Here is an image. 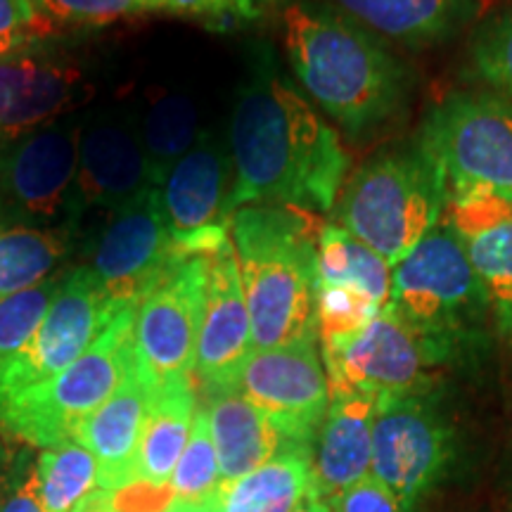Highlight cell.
<instances>
[{"mask_svg": "<svg viewBox=\"0 0 512 512\" xmlns=\"http://www.w3.org/2000/svg\"><path fill=\"white\" fill-rule=\"evenodd\" d=\"M230 211L249 204L332 211L347 181L339 133L290 83L259 72L235 102L228 136Z\"/></svg>", "mask_w": 512, "mask_h": 512, "instance_id": "1", "label": "cell"}, {"mask_svg": "<svg viewBox=\"0 0 512 512\" xmlns=\"http://www.w3.org/2000/svg\"><path fill=\"white\" fill-rule=\"evenodd\" d=\"M283 34L299 86L347 136H375L406 112V64L347 12L320 0H292L283 10Z\"/></svg>", "mask_w": 512, "mask_h": 512, "instance_id": "2", "label": "cell"}, {"mask_svg": "<svg viewBox=\"0 0 512 512\" xmlns=\"http://www.w3.org/2000/svg\"><path fill=\"white\" fill-rule=\"evenodd\" d=\"M230 242L252 325V347L318 339L316 245L311 211L249 204L230 216Z\"/></svg>", "mask_w": 512, "mask_h": 512, "instance_id": "3", "label": "cell"}, {"mask_svg": "<svg viewBox=\"0 0 512 512\" xmlns=\"http://www.w3.org/2000/svg\"><path fill=\"white\" fill-rule=\"evenodd\" d=\"M446 202L444 171L415 138L358 166L339 190L332 221L396 266L441 226Z\"/></svg>", "mask_w": 512, "mask_h": 512, "instance_id": "4", "label": "cell"}, {"mask_svg": "<svg viewBox=\"0 0 512 512\" xmlns=\"http://www.w3.org/2000/svg\"><path fill=\"white\" fill-rule=\"evenodd\" d=\"M389 309L425 344L432 363L472 342L491 316L484 285L463 240L446 223L392 266Z\"/></svg>", "mask_w": 512, "mask_h": 512, "instance_id": "5", "label": "cell"}, {"mask_svg": "<svg viewBox=\"0 0 512 512\" xmlns=\"http://www.w3.org/2000/svg\"><path fill=\"white\" fill-rule=\"evenodd\" d=\"M138 306H121L98 339L72 366L19 392H0V427L29 446L53 448L110 399L133 370V325Z\"/></svg>", "mask_w": 512, "mask_h": 512, "instance_id": "6", "label": "cell"}, {"mask_svg": "<svg viewBox=\"0 0 512 512\" xmlns=\"http://www.w3.org/2000/svg\"><path fill=\"white\" fill-rule=\"evenodd\" d=\"M418 138L444 171L448 197L484 192L512 209V100L451 93L432 107Z\"/></svg>", "mask_w": 512, "mask_h": 512, "instance_id": "7", "label": "cell"}, {"mask_svg": "<svg viewBox=\"0 0 512 512\" xmlns=\"http://www.w3.org/2000/svg\"><path fill=\"white\" fill-rule=\"evenodd\" d=\"M83 119L0 138V228L67 230L76 238V166Z\"/></svg>", "mask_w": 512, "mask_h": 512, "instance_id": "8", "label": "cell"}, {"mask_svg": "<svg viewBox=\"0 0 512 512\" xmlns=\"http://www.w3.org/2000/svg\"><path fill=\"white\" fill-rule=\"evenodd\" d=\"M86 266L114 304L138 306L185 256L166 221L162 192L150 188L124 209L100 219L86 245Z\"/></svg>", "mask_w": 512, "mask_h": 512, "instance_id": "9", "label": "cell"}, {"mask_svg": "<svg viewBox=\"0 0 512 512\" xmlns=\"http://www.w3.org/2000/svg\"><path fill=\"white\" fill-rule=\"evenodd\" d=\"M451 458V427L422 389L380 396L373 422L370 475L387 484L408 512L430 494Z\"/></svg>", "mask_w": 512, "mask_h": 512, "instance_id": "10", "label": "cell"}, {"mask_svg": "<svg viewBox=\"0 0 512 512\" xmlns=\"http://www.w3.org/2000/svg\"><path fill=\"white\" fill-rule=\"evenodd\" d=\"M204 256H188L164 275L138 304L133 325V368L150 392L192 377L200 335Z\"/></svg>", "mask_w": 512, "mask_h": 512, "instance_id": "11", "label": "cell"}, {"mask_svg": "<svg viewBox=\"0 0 512 512\" xmlns=\"http://www.w3.org/2000/svg\"><path fill=\"white\" fill-rule=\"evenodd\" d=\"M235 389L259 408L287 441L316 444L330 406V382L318 339L252 351Z\"/></svg>", "mask_w": 512, "mask_h": 512, "instance_id": "12", "label": "cell"}, {"mask_svg": "<svg viewBox=\"0 0 512 512\" xmlns=\"http://www.w3.org/2000/svg\"><path fill=\"white\" fill-rule=\"evenodd\" d=\"M121 306L107 299L86 264L64 268L53 304L29 347L0 377V392H19L53 377L98 339Z\"/></svg>", "mask_w": 512, "mask_h": 512, "instance_id": "13", "label": "cell"}, {"mask_svg": "<svg viewBox=\"0 0 512 512\" xmlns=\"http://www.w3.org/2000/svg\"><path fill=\"white\" fill-rule=\"evenodd\" d=\"M152 185L136 117L100 112L83 119L76 166V233L88 219H105Z\"/></svg>", "mask_w": 512, "mask_h": 512, "instance_id": "14", "label": "cell"}, {"mask_svg": "<svg viewBox=\"0 0 512 512\" xmlns=\"http://www.w3.org/2000/svg\"><path fill=\"white\" fill-rule=\"evenodd\" d=\"M330 392L361 389L375 396L418 392L432 366L420 337L401 316L384 306L366 328L347 339L320 344Z\"/></svg>", "mask_w": 512, "mask_h": 512, "instance_id": "15", "label": "cell"}, {"mask_svg": "<svg viewBox=\"0 0 512 512\" xmlns=\"http://www.w3.org/2000/svg\"><path fill=\"white\" fill-rule=\"evenodd\" d=\"M204 266L207 280L192 380L200 384V394H211L238 387L240 370L254 347L233 242L204 256Z\"/></svg>", "mask_w": 512, "mask_h": 512, "instance_id": "16", "label": "cell"}, {"mask_svg": "<svg viewBox=\"0 0 512 512\" xmlns=\"http://www.w3.org/2000/svg\"><path fill=\"white\" fill-rule=\"evenodd\" d=\"M93 95L86 67L46 50L0 57V138L67 119Z\"/></svg>", "mask_w": 512, "mask_h": 512, "instance_id": "17", "label": "cell"}, {"mask_svg": "<svg viewBox=\"0 0 512 512\" xmlns=\"http://www.w3.org/2000/svg\"><path fill=\"white\" fill-rule=\"evenodd\" d=\"M162 207L176 242L230 226L233 162L228 145L202 131L164 178Z\"/></svg>", "mask_w": 512, "mask_h": 512, "instance_id": "18", "label": "cell"}, {"mask_svg": "<svg viewBox=\"0 0 512 512\" xmlns=\"http://www.w3.org/2000/svg\"><path fill=\"white\" fill-rule=\"evenodd\" d=\"M377 399L361 389L330 392L328 413L313 444V479L323 498L370 475Z\"/></svg>", "mask_w": 512, "mask_h": 512, "instance_id": "19", "label": "cell"}, {"mask_svg": "<svg viewBox=\"0 0 512 512\" xmlns=\"http://www.w3.org/2000/svg\"><path fill=\"white\" fill-rule=\"evenodd\" d=\"M150 399V387L133 368L110 399L81 420L74 430L72 441L95 458L100 489L117 491L133 482V465Z\"/></svg>", "mask_w": 512, "mask_h": 512, "instance_id": "20", "label": "cell"}, {"mask_svg": "<svg viewBox=\"0 0 512 512\" xmlns=\"http://www.w3.org/2000/svg\"><path fill=\"white\" fill-rule=\"evenodd\" d=\"M384 41L427 48L477 22L482 0H328Z\"/></svg>", "mask_w": 512, "mask_h": 512, "instance_id": "21", "label": "cell"}, {"mask_svg": "<svg viewBox=\"0 0 512 512\" xmlns=\"http://www.w3.org/2000/svg\"><path fill=\"white\" fill-rule=\"evenodd\" d=\"M202 406L207 411L209 432L219 456L221 482L247 475L283 453L287 446H297L287 441L278 427L238 389L202 394Z\"/></svg>", "mask_w": 512, "mask_h": 512, "instance_id": "22", "label": "cell"}, {"mask_svg": "<svg viewBox=\"0 0 512 512\" xmlns=\"http://www.w3.org/2000/svg\"><path fill=\"white\" fill-rule=\"evenodd\" d=\"M311 491L313 446H287L283 453L238 479L221 482L197 512H297Z\"/></svg>", "mask_w": 512, "mask_h": 512, "instance_id": "23", "label": "cell"}, {"mask_svg": "<svg viewBox=\"0 0 512 512\" xmlns=\"http://www.w3.org/2000/svg\"><path fill=\"white\" fill-rule=\"evenodd\" d=\"M197 403L200 399L192 377L174 380L152 392L133 465V482L169 484L190 439Z\"/></svg>", "mask_w": 512, "mask_h": 512, "instance_id": "24", "label": "cell"}, {"mask_svg": "<svg viewBox=\"0 0 512 512\" xmlns=\"http://www.w3.org/2000/svg\"><path fill=\"white\" fill-rule=\"evenodd\" d=\"M316 283L354 287L384 309L392 292V266L366 242L330 223L318 235Z\"/></svg>", "mask_w": 512, "mask_h": 512, "instance_id": "25", "label": "cell"}, {"mask_svg": "<svg viewBox=\"0 0 512 512\" xmlns=\"http://www.w3.org/2000/svg\"><path fill=\"white\" fill-rule=\"evenodd\" d=\"M138 126L150 162L152 185L162 188L166 174L202 136L197 105L185 93L157 91L147 100Z\"/></svg>", "mask_w": 512, "mask_h": 512, "instance_id": "26", "label": "cell"}, {"mask_svg": "<svg viewBox=\"0 0 512 512\" xmlns=\"http://www.w3.org/2000/svg\"><path fill=\"white\" fill-rule=\"evenodd\" d=\"M72 240L67 230L0 228V302L60 273Z\"/></svg>", "mask_w": 512, "mask_h": 512, "instance_id": "27", "label": "cell"}, {"mask_svg": "<svg viewBox=\"0 0 512 512\" xmlns=\"http://www.w3.org/2000/svg\"><path fill=\"white\" fill-rule=\"evenodd\" d=\"M38 496L46 512H72L98 484L95 458L76 441L43 448L36 463Z\"/></svg>", "mask_w": 512, "mask_h": 512, "instance_id": "28", "label": "cell"}, {"mask_svg": "<svg viewBox=\"0 0 512 512\" xmlns=\"http://www.w3.org/2000/svg\"><path fill=\"white\" fill-rule=\"evenodd\" d=\"M463 245L482 280L498 332L512 342V223L465 238Z\"/></svg>", "mask_w": 512, "mask_h": 512, "instance_id": "29", "label": "cell"}, {"mask_svg": "<svg viewBox=\"0 0 512 512\" xmlns=\"http://www.w3.org/2000/svg\"><path fill=\"white\" fill-rule=\"evenodd\" d=\"M60 283L62 271L0 302V377L29 347L60 290Z\"/></svg>", "mask_w": 512, "mask_h": 512, "instance_id": "30", "label": "cell"}, {"mask_svg": "<svg viewBox=\"0 0 512 512\" xmlns=\"http://www.w3.org/2000/svg\"><path fill=\"white\" fill-rule=\"evenodd\" d=\"M221 470L219 456H216L214 439L209 432L207 411H204L202 401L197 403L195 420H192L190 439L185 444V451L178 460L174 475L169 479L171 491L178 503H204L207 498L219 489Z\"/></svg>", "mask_w": 512, "mask_h": 512, "instance_id": "31", "label": "cell"}, {"mask_svg": "<svg viewBox=\"0 0 512 512\" xmlns=\"http://www.w3.org/2000/svg\"><path fill=\"white\" fill-rule=\"evenodd\" d=\"M470 69L484 86L512 100V8L477 24L470 38Z\"/></svg>", "mask_w": 512, "mask_h": 512, "instance_id": "32", "label": "cell"}, {"mask_svg": "<svg viewBox=\"0 0 512 512\" xmlns=\"http://www.w3.org/2000/svg\"><path fill=\"white\" fill-rule=\"evenodd\" d=\"M382 306L354 287L316 283V330L320 344L347 339L373 320Z\"/></svg>", "mask_w": 512, "mask_h": 512, "instance_id": "33", "label": "cell"}, {"mask_svg": "<svg viewBox=\"0 0 512 512\" xmlns=\"http://www.w3.org/2000/svg\"><path fill=\"white\" fill-rule=\"evenodd\" d=\"M50 29L34 0H0V57L36 48Z\"/></svg>", "mask_w": 512, "mask_h": 512, "instance_id": "34", "label": "cell"}, {"mask_svg": "<svg viewBox=\"0 0 512 512\" xmlns=\"http://www.w3.org/2000/svg\"><path fill=\"white\" fill-rule=\"evenodd\" d=\"M50 24H110L143 12L140 0H34Z\"/></svg>", "mask_w": 512, "mask_h": 512, "instance_id": "35", "label": "cell"}, {"mask_svg": "<svg viewBox=\"0 0 512 512\" xmlns=\"http://www.w3.org/2000/svg\"><path fill=\"white\" fill-rule=\"evenodd\" d=\"M325 501L332 512H408L401 498L373 475L358 479L356 484Z\"/></svg>", "mask_w": 512, "mask_h": 512, "instance_id": "36", "label": "cell"}, {"mask_svg": "<svg viewBox=\"0 0 512 512\" xmlns=\"http://www.w3.org/2000/svg\"><path fill=\"white\" fill-rule=\"evenodd\" d=\"M140 5L143 10H159L221 24L256 15V0H140Z\"/></svg>", "mask_w": 512, "mask_h": 512, "instance_id": "37", "label": "cell"}, {"mask_svg": "<svg viewBox=\"0 0 512 512\" xmlns=\"http://www.w3.org/2000/svg\"><path fill=\"white\" fill-rule=\"evenodd\" d=\"M0 512H46L38 496L36 465L19 458L0 482Z\"/></svg>", "mask_w": 512, "mask_h": 512, "instance_id": "38", "label": "cell"}, {"mask_svg": "<svg viewBox=\"0 0 512 512\" xmlns=\"http://www.w3.org/2000/svg\"><path fill=\"white\" fill-rule=\"evenodd\" d=\"M112 494V512H166L174 503V491L169 484L131 482Z\"/></svg>", "mask_w": 512, "mask_h": 512, "instance_id": "39", "label": "cell"}, {"mask_svg": "<svg viewBox=\"0 0 512 512\" xmlns=\"http://www.w3.org/2000/svg\"><path fill=\"white\" fill-rule=\"evenodd\" d=\"M72 512H112V494L105 489L91 491Z\"/></svg>", "mask_w": 512, "mask_h": 512, "instance_id": "40", "label": "cell"}, {"mask_svg": "<svg viewBox=\"0 0 512 512\" xmlns=\"http://www.w3.org/2000/svg\"><path fill=\"white\" fill-rule=\"evenodd\" d=\"M297 512H332V510H330L328 501H325V498L320 496L318 491H311L309 498H306V501L299 505Z\"/></svg>", "mask_w": 512, "mask_h": 512, "instance_id": "41", "label": "cell"}]
</instances>
